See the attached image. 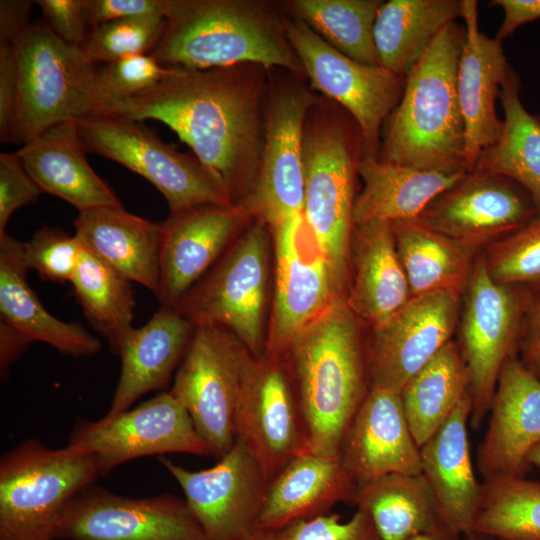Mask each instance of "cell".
<instances>
[{
	"instance_id": "obj_1",
	"label": "cell",
	"mask_w": 540,
	"mask_h": 540,
	"mask_svg": "<svg viewBox=\"0 0 540 540\" xmlns=\"http://www.w3.org/2000/svg\"><path fill=\"white\" fill-rule=\"evenodd\" d=\"M268 87L269 70L254 64L176 69L149 90L102 104L96 114L167 125L230 203L242 206L260 170Z\"/></svg>"
},
{
	"instance_id": "obj_2",
	"label": "cell",
	"mask_w": 540,
	"mask_h": 540,
	"mask_svg": "<svg viewBox=\"0 0 540 540\" xmlns=\"http://www.w3.org/2000/svg\"><path fill=\"white\" fill-rule=\"evenodd\" d=\"M358 319L338 296L293 340L282 362L300 405L309 451L339 458L343 438L371 389Z\"/></svg>"
},
{
	"instance_id": "obj_3",
	"label": "cell",
	"mask_w": 540,
	"mask_h": 540,
	"mask_svg": "<svg viewBox=\"0 0 540 540\" xmlns=\"http://www.w3.org/2000/svg\"><path fill=\"white\" fill-rule=\"evenodd\" d=\"M283 5L264 0H170L150 53L162 66L206 70L254 64L304 77Z\"/></svg>"
},
{
	"instance_id": "obj_4",
	"label": "cell",
	"mask_w": 540,
	"mask_h": 540,
	"mask_svg": "<svg viewBox=\"0 0 540 540\" xmlns=\"http://www.w3.org/2000/svg\"><path fill=\"white\" fill-rule=\"evenodd\" d=\"M464 40V26L448 24L411 69L402 97L385 121L378 159L419 170H468L457 93Z\"/></svg>"
},
{
	"instance_id": "obj_5",
	"label": "cell",
	"mask_w": 540,
	"mask_h": 540,
	"mask_svg": "<svg viewBox=\"0 0 540 540\" xmlns=\"http://www.w3.org/2000/svg\"><path fill=\"white\" fill-rule=\"evenodd\" d=\"M336 106L319 99L310 109L304 123L302 156L304 216L330 262L337 289L342 293L350 259L362 139L353 119Z\"/></svg>"
},
{
	"instance_id": "obj_6",
	"label": "cell",
	"mask_w": 540,
	"mask_h": 540,
	"mask_svg": "<svg viewBox=\"0 0 540 540\" xmlns=\"http://www.w3.org/2000/svg\"><path fill=\"white\" fill-rule=\"evenodd\" d=\"M90 452L35 438L0 458V540H57L70 501L99 476Z\"/></svg>"
},
{
	"instance_id": "obj_7",
	"label": "cell",
	"mask_w": 540,
	"mask_h": 540,
	"mask_svg": "<svg viewBox=\"0 0 540 540\" xmlns=\"http://www.w3.org/2000/svg\"><path fill=\"white\" fill-rule=\"evenodd\" d=\"M18 97L10 142L24 145L46 129L94 115L96 64L63 42L45 21L30 25L11 43Z\"/></svg>"
},
{
	"instance_id": "obj_8",
	"label": "cell",
	"mask_w": 540,
	"mask_h": 540,
	"mask_svg": "<svg viewBox=\"0 0 540 540\" xmlns=\"http://www.w3.org/2000/svg\"><path fill=\"white\" fill-rule=\"evenodd\" d=\"M255 356L227 329L197 323L170 393L220 459L235 444V417Z\"/></svg>"
},
{
	"instance_id": "obj_9",
	"label": "cell",
	"mask_w": 540,
	"mask_h": 540,
	"mask_svg": "<svg viewBox=\"0 0 540 540\" xmlns=\"http://www.w3.org/2000/svg\"><path fill=\"white\" fill-rule=\"evenodd\" d=\"M463 295L457 344L469 377V424L477 430L489 414L504 363L517 354L532 294L525 287L496 283L480 253Z\"/></svg>"
},
{
	"instance_id": "obj_10",
	"label": "cell",
	"mask_w": 540,
	"mask_h": 540,
	"mask_svg": "<svg viewBox=\"0 0 540 540\" xmlns=\"http://www.w3.org/2000/svg\"><path fill=\"white\" fill-rule=\"evenodd\" d=\"M175 308L194 324L234 334L255 357L266 354L269 226L258 219Z\"/></svg>"
},
{
	"instance_id": "obj_11",
	"label": "cell",
	"mask_w": 540,
	"mask_h": 540,
	"mask_svg": "<svg viewBox=\"0 0 540 540\" xmlns=\"http://www.w3.org/2000/svg\"><path fill=\"white\" fill-rule=\"evenodd\" d=\"M319 98L302 77L270 73L265 107V134L255 187L241 206L270 228L304 214L303 129Z\"/></svg>"
},
{
	"instance_id": "obj_12",
	"label": "cell",
	"mask_w": 540,
	"mask_h": 540,
	"mask_svg": "<svg viewBox=\"0 0 540 540\" xmlns=\"http://www.w3.org/2000/svg\"><path fill=\"white\" fill-rule=\"evenodd\" d=\"M75 123L86 151L144 177L165 197L170 213L203 204L233 206L195 156L173 149L139 121L94 114Z\"/></svg>"
},
{
	"instance_id": "obj_13",
	"label": "cell",
	"mask_w": 540,
	"mask_h": 540,
	"mask_svg": "<svg viewBox=\"0 0 540 540\" xmlns=\"http://www.w3.org/2000/svg\"><path fill=\"white\" fill-rule=\"evenodd\" d=\"M286 30L311 88L353 119L362 139V156L378 157L381 127L398 105L406 77L345 56L298 19L289 17Z\"/></svg>"
},
{
	"instance_id": "obj_14",
	"label": "cell",
	"mask_w": 540,
	"mask_h": 540,
	"mask_svg": "<svg viewBox=\"0 0 540 540\" xmlns=\"http://www.w3.org/2000/svg\"><path fill=\"white\" fill-rule=\"evenodd\" d=\"M67 445L95 455L100 475L145 456L160 457L168 453L213 456L188 411L170 391L112 419L79 418Z\"/></svg>"
},
{
	"instance_id": "obj_15",
	"label": "cell",
	"mask_w": 540,
	"mask_h": 540,
	"mask_svg": "<svg viewBox=\"0 0 540 540\" xmlns=\"http://www.w3.org/2000/svg\"><path fill=\"white\" fill-rule=\"evenodd\" d=\"M271 230L276 283L265 355L282 361L296 336L342 296L330 262L304 214Z\"/></svg>"
},
{
	"instance_id": "obj_16",
	"label": "cell",
	"mask_w": 540,
	"mask_h": 540,
	"mask_svg": "<svg viewBox=\"0 0 540 540\" xmlns=\"http://www.w3.org/2000/svg\"><path fill=\"white\" fill-rule=\"evenodd\" d=\"M218 460L211 468L193 471L159 457L180 485L205 540H245L258 529L269 482L239 439Z\"/></svg>"
},
{
	"instance_id": "obj_17",
	"label": "cell",
	"mask_w": 540,
	"mask_h": 540,
	"mask_svg": "<svg viewBox=\"0 0 540 540\" xmlns=\"http://www.w3.org/2000/svg\"><path fill=\"white\" fill-rule=\"evenodd\" d=\"M57 540H205L184 498L128 497L93 484L62 516Z\"/></svg>"
},
{
	"instance_id": "obj_18",
	"label": "cell",
	"mask_w": 540,
	"mask_h": 540,
	"mask_svg": "<svg viewBox=\"0 0 540 540\" xmlns=\"http://www.w3.org/2000/svg\"><path fill=\"white\" fill-rule=\"evenodd\" d=\"M537 216L531 196L519 184L496 173L472 169L438 195L415 220L481 249Z\"/></svg>"
},
{
	"instance_id": "obj_19",
	"label": "cell",
	"mask_w": 540,
	"mask_h": 540,
	"mask_svg": "<svg viewBox=\"0 0 540 540\" xmlns=\"http://www.w3.org/2000/svg\"><path fill=\"white\" fill-rule=\"evenodd\" d=\"M241 440L268 482L294 457L310 452L297 394L284 362L255 357L235 417Z\"/></svg>"
},
{
	"instance_id": "obj_20",
	"label": "cell",
	"mask_w": 540,
	"mask_h": 540,
	"mask_svg": "<svg viewBox=\"0 0 540 540\" xmlns=\"http://www.w3.org/2000/svg\"><path fill=\"white\" fill-rule=\"evenodd\" d=\"M460 296L412 297L389 321L372 329L366 345L371 388L401 392L448 342L458 325Z\"/></svg>"
},
{
	"instance_id": "obj_21",
	"label": "cell",
	"mask_w": 540,
	"mask_h": 540,
	"mask_svg": "<svg viewBox=\"0 0 540 540\" xmlns=\"http://www.w3.org/2000/svg\"><path fill=\"white\" fill-rule=\"evenodd\" d=\"M476 468L483 480L524 477L540 443V380L511 355L500 372Z\"/></svg>"
},
{
	"instance_id": "obj_22",
	"label": "cell",
	"mask_w": 540,
	"mask_h": 540,
	"mask_svg": "<svg viewBox=\"0 0 540 540\" xmlns=\"http://www.w3.org/2000/svg\"><path fill=\"white\" fill-rule=\"evenodd\" d=\"M251 218L241 206L203 204L170 213L163 224L161 306L175 309Z\"/></svg>"
},
{
	"instance_id": "obj_23",
	"label": "cell",
	"mask_w": 540,
	"mask_h": 540,
	"mask_svg": "<svg viewBox=\"0 0 540 540\" xmlns=\"http://www.w3.org/2000/svg\"><path fill=\"white\" fill-rule=\"evenodd\" d=\"M339 459L357 485L390 474H422L420 447L399 392L370 389L346 431Z\"/></svg>"
},
{
	"instance_id": "obj_24",
	"label": "cell",
	"mask_w": 540,
	"mask_h": 540,
	"mask_svg": "<svg viewBox=\"0 0 540 540\" xmlns=\"http://www.w3.org/2000/svg\"><path fill=\"white\" fill-rule=\"evenodd\" d=\"M465 40L457 70V93L465 125L464 158L472 170L480 154L500 137L496 113L502 84L510 69L502 42L479 31L477 1L461 0Z\"/></svg>"
},
{
	"instance_id": "obj_25",
	"label": "cell",
	"mask_w": 540,
	"mask_h": 540,
	"mask_svg": "<svg viewBox=\"0 0 540 540\" xmlns=\"http://www.w3.org/2000/svg\"><path fill=\"white\" fill-rule=\"evenodd\" d=\"M195 324L173 308L161 306L149 321L123 341L120 377L108 412L112 419L145 394L165 388L180 366Z\"/></svg>"
},
{
	"instance_id": "obj_26",
	"label": "cell",
	"mask_w": 540,
	"mask_h": 540,
	"mask_svg": "<svg viewBox=\"0 0 540 540\" xmlns=\"http://www.w3.org/2000/svg\"><path fill=\"white\" fill-rule=\"evenodd\" d=\"M468 395L447 421L420 446L421 471L436 501L442 523L463 537L471 532L480 485L470 453Z\"/></svg>"
},
{
	"instance_id": "obj_27",
	"label": "cell",
	"mask_w": 540,
	"mask_h": 540,
	"mask_svg": "<svg viewBox=\"0 0 540 540\" xmlns=\"http://www.w3.org/2000/svg\"><path fill=\"white\" fill-rule=\"evenodd\" d=\"M75 120L58 123L15 152L42 193L63 199L78 212L123 206L90 167Z\"/></svg>"
},
{
	"instance_id": "obj_28",
	"label": "cell",
	"mask_w": 540,
	"mask_h": 540,
	"mask_svg": "<svg viewBox=\"0 0 540 540\" xmlns=\"http://www.w3.org/2000/svg\"><path fill=\"white\" fill-rule=\"evenodd\" d=\"M349 260L353 277L345 301L357 319L376 329L412 298L392 224L373 221L353 226Z\"/></svg>"
},
{
	"instance_id": "obj_29",
	"label": "cell",
	"mask_w": 540,
	"mask_h": 540,
	"mask_svg": "<svg viewBox=\"0 0 540 540\" xmlns=\"http://www.w3.org/2000/svg\"><path fill=\"white\" fill-rule=\"evenodd\" d=\"M74 226L84 248L158 297L162 223L129 213L123 206H103L78 212Z\"/></svg>"
},
{
	"instance_id": "obj_30",
	"label": "cell",
	"mask_w": 540,
	"mask_h": 540,
	"mask_svg": "<svg viewBox=\"0 0 540 540\" xmlns=\"http://www.w3.org/2000/svg\"><path fill=\"white\" fill-rule=\"evenodd\" d=\"M356 485L339 458L300 454L268 483L258 529L276 532L327 513L338 502L348 503Z\"/></svg>"
},
{
	"instance_id": "obj_31",
	"label": "cell",
	"mask_w": 540,
	"mask_h": 540,
	"mask_svg": "<svg viewBox=\"0 0 540 540\" xmlns=\"http://www.w3.org/2000/svg\"><path fill=\"white\" fill-rule=\"evenodd\" d=\"M23 242L5 233L0 236V320L31 342L49 344L74 357L92 356L101 341L81 324L64 322L43 306L27 282Z\"/></svg>"
},
{
	"instance_id": "obj_32",
	"label": "cell",
	"mask_w": 540,
	"mask_h": 540,
	"mask_svg": "<svg viewBox=\"0 0 540 540\" xmlns=\"http://www.w3.org/2000/svg\"><path fill=\"white\" fill-rule=\"evenodd\" d=\"M468 170L452 172L419 170L362 156L357 167L363 182L356 196L353 226L373 221L415 220L443 191L461 179Z\"/></svg>"
},
{
	"instance_id": "obj_33",
	"label": "cell",
	"mask_w": 540,
	"mask_h": 540,
	"mask_svg": "<svg viewBox=\"0 0 540 540\" xmlns=\"http://www.w3.org/2000/svg\"><path fill=\"white\" fill-rule=\"evenodd\" d=\"M391 224L411 296L435 292L461 296L481 249L437 232L417 220Z\"/></svg>"
},
{
	"instance_id": "obj_34",
	"label": "cell",
	"mask_w": 540,
	"mask_h": 540,
	"mask_svg": "<svg viewBox=\"0 0 540 540\" xmlns=\"http://www.w3.org/2000/svg\"><path fill=\"white\" fill-rule=\"evenodd\" d=\"M461 13L459 0L383 1L373 29L380 65L406 77L442 29Z\"/></svg>"
},
{
	"instance_id": "obj_35",
	"label": "cell",
	"mask_w": 540,
	"mask_h": 540,
	"mask_svg": "<svg viewBox=\"0 0 540 540\" xmlns=\"http://www.w3.org/2000/svg\"><path fill=\"white\" fill-rule=\"evenodd\" d=\"M348 504L369 514L380 540H410L443 524L422 474H390L356 485Z\"/></svg>"
},
{
	"instance_id": "obj_36",
	"label": "cell",
	"mask_w": 540,
	"mask_h": 540,
	"mask_svg": "<svg viewBox=\"0 0 540 540\" xmlns=\"http://www.w3.org/2000/svg\"><path fill=\"white\" fill-rule=\"evenodd\" d=\"M519 91V76L510 67L499 96L504 110L501 135L480 154L473 169L519 184L531 196L540 216V114L525 109Z\"/></svg>"
},
{
	"instance_id": "obj_37",
	"label": "cell",
	"mask_w": 540,
	"mask_h": 540,
	"mask_svg": "<svg viewBox=\"0 0 540 540\" xmlns=\"http://www.w3.org/2000/svg\"><path fill=\"white\" fill-rule=\"evenodd\" d=\"M400 395L407 423L420 447L469 395L468 372L457 342H448L407 382Z\"/></svg>"
},
{
	"instance_id": "obj_38",
	"label": "cell",
	"mask_w": 540,
	"mask_h": 540,
	"mask_svg": "<svg viewBox=\"0 0 540 540\" xmlns=\"http://www.w3.org/2000/svg\"><path fill=\"white\" fill-rule=\"evenodd\" d=\"M70 282L86 318L118 355L134 328L132 281L83 247Z\"/></svg>"
},
{
	"instance_id": "obj_39",
	"label": "cell",
	"mask_w": 540,
	"mask_h": 540,
	"mask_svg": "<svg viewBox=\"0 0 540 540\" xmlns=\"http://www.w3.org/2000/svg\"><path fill=\"white\" fill-rule=\"evenodd\" d=\"M380 0H289L286 14L305 23L345 56L381 66L373 37Z\"/></svg>"
},
{
	"instance_id": "obj_40",
	"label": "cell",
	"mask_w": 540,
	"mask_h": 540,
	"mask_svg": "<svg viewBox=\"0 0 540 540\" xmlns=\"http://www.w3.org/2000/svg\"><path fill=\"white\" fill-rule=\"evenodd\" d=\"M471 532L496 540H540V481L483 480Z\"/></svg>"
},
{
	"instance_id": "obj_41",
	"label": "cell",
	"mask_w": 540,
	"mask_h": 540,
	"mask_svg": "<svg viewBox=\"0 0 540 540\" xmlns=\"http://www.w3.org/2000/svg\"><path fill=\"white\" fill-rule=\"evenodd\" d=\"M165 23V17L159 15L108 22L92 28L80 50L96 65L150 54L163 35Z\"/></svg>"
},
{
	"instance_id": "obj_42",
	"label": "cell",
	"mask_w": 540,
	"mask_h": 540,
	"mask_svg": "<svg viewBox=\"0 0 540 540\" xmlns=\"http://www.w3.org/2000/svg\"><path fill=\"white\" fill-rule=\"evenodd\" d=\"M481 256L496 283L540 287V216L486 246Z\"/></svg>"
},
{
	"instance_id": "obj_43",
	"label": "cell",
	"mask_w": 540,
	"mask_h": 540,
	"mask_svg": "<svg viewBox=\"0 0 540 540\" xmlns=\"http://www.w3.org/2000/svg\"><path fill=\"white\" fill-rule=\"evenodd\" d=\"M175 70L160 65L150 54L98 64L96 67L98 109L108 101L130 97L151 89Z\"/></svg>"
},
{
	"instance_id": "obj_44",
	"label": "cell",
	"mask_w": 540,
	"mask_h": 540,
	"mask_svg": "<svg viewBox=\"0 0 540 540\" xmlns=\"http://www.w3.org/2000/svg\"><path fill=\"white\" fill-rule=\"evenodd\" d=\"M82 248L76 235L43 227L28 242H23V260L28 271L34 270L44 279L71 281Z\"/></svg>"
},
{
	"instance_id": "obj_45",
	"label": "cell",
	"mask_w": 540,
	"mask_h": 540,
	"mask_svg": "<svg viewBox=\"0 0 540 540\" xmlns=\"http://www.w3.org/2000/svg\"><path fill=\"white\" fill-rule=\"evenodd\" d=\"M275 540H380L369 514L356 508L346 521L334 513H323L295 521L274 532Z\"/></svg>"
},
{
	"instance_id": "obj_46",
	"label": "cell",
	"mask_w": 540,
	"mask_h": 540,
	"mask_svg": "<svg viewBox=\"0 0 540 540\" xmlns=\"http://www.w3.org/2000/svg\"><path fill=\"white\" fill-rule=\"evenodd\" d=\"M41 193L15 153H0V236L12 214L34 203Z\"/></svg>"
},
{
	"instance_id": "obj_47",
	"label": "cell",
	"mask_w": 540,
	"mask_h": 540,
	"mask_svg": "<svg viewBox=\"0 0 540 540\" xmlns=\"http://www.w3.org/2000/svg\"><path fill=\"white\" fill-rule=\"evenodd\" d=\"M45 22L66 44L81 48L90 28L85 17V0H37Z\"/></svg>"
},
{
	"instance_id": "obj_48",
	"label": "cell",
	"mask_w": 540,
	"mask_h": 540,
	"mask_svg": "<svg viewBox=\"0 0 540 540\" xmlns=\"http://www.w3.org/2000/svg\"><path fill=\"white\" fill-rule=\"evenodd\" d=\"M170 0H85L90 30L96 26L131 17L159 15L166 18Z\"/></svg>"
},
{
	"instance_id": "obj_49",
	"label": "cell",
	"mask_w": 540,
	"mask_h": 540,
	"mask_svg": "<svg viewBox=\"0 0 540 540\" xmlns=\"http://www.w3.org/2000/svg\"><path fill=\"white\" fill-rule=\"evenodd\" d=\"M18 97L17 67L11 43H0V139L10 142Z\"/></svg>"
},
{
	"instance_id": "obj_50",
	"label": "cell",
	"mask_w": 540,
	"mask_h": 540,
	"mask_svg": "<svg viewBox=\"0 0 540 540\" xmlns=\"http://www.w3.org/2000/svg\"><path fill=\"white\" fill-rule=\"evenodd\" d=\"M518 358L540 380V293L532 295L517 344Z\"/></svg>"
},
{
	"instance_id": "obj_51",
	"label": "cell",
	"mask_w": 540,
	"mask_h": 540,
	"mask_svg": "<svg viewBox=\"0 0 540 540\" xmlns=\"http://www.w3.org/2000/svg\"><path fill=\"white\" fill-rule=\"evenodd\" d=\"M490 5L503 9L504 17L496 39L512 35L520 26L540 18V0H493Z\"/></svg>"
},
{
	"instance_id": "obj_52",
	"label": "cell",
	"mask_w": 540,
	"mask_h": 540,
	"mask_svg": "<svg viewBox=\"0 0 540 540\" xmlns=\"http://www.w3.org/2000/svg\"><path fill=\"white\" fill-rule=\"evenodd\" d=\"M35 1H0V43H12L29 25Z\"/></svg>"
},
{
	"instance_id": "obj_53",
	"label": "cell",
	"mask_w": 540,
	"mask_h": 540,
	"mask_svg": "<svg viewBox=\"0 0 540 540\" xmlns=\"http://www.w3.org/2000/svg\"><path fill=\"white\" fill-rule=\"evenodd\" d=\"M32 342L6 322L0 320V374L2 381L9 369L28 349Z\"/></svg>"
},
{
	"instance_id": "obj_54",
	"label": "cell",
	"mask_w": 540,
	"mask_h": 540,
	"mask_svg": "<svg viewBox=\"0 0 540 540\" xmlns=\"http://www.w3.org/2000/svg\"><path fill=\"white\" fill-rule=\"evenodd\" d=\"M410 540H462V537L450 531L444 524H440Z\"/></svg>"
},
{
	"instance_id": "obj_55",
	"label": "cell",
	"mask_w": 540,
	"mask_h": 540,
	"mask_svg": "<svg viewBox=\"0 0 540 540\" xmlns=\"http://www.w3.org/2000/svg\"><path fill=\"white\" fill-rule=\"evenodd\" d=\"M245 540H275L274 532L257 529Z\"/></svg>"
},
{
	"instance_id": "obj_56",
	"label": "cell",
	"mask_w": 540,
	"mask_h": 540,
	"mask_svg": "<svg viewBox=\"0 0 540 540\" xmlns=\"http://www.w3.org/2000/svg\"><path fill=\"white\" fill-rule=\"evenodd\" d=\"M529 466H536L540 468V443L537 444L530 452L528 456Z\"/></svg>"
},
{
	"instance_id": "obj_57",
	"label": "cell",
	"mask_w": 540,
	"mask_h": 540,
	"mask_svg": "<svg viewBox=\"0 0 540 540\" xmlns=\"http://www.w3.org/2000/svg\"><path fill=\"white\" fill-rule=\"evenodd\" d=\"M462 540H491V539L471 532L464 535L462 537Z\"/></svg>"
}]
</instances>
